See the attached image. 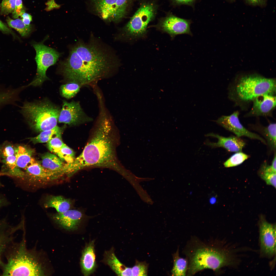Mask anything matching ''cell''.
I'll list each match as a JSON object with an SVG mask.
<instances>
[{
	"label": "cell",
	"instance_id": "obj_1",
	"mask_svg": "<svg viewBox=\"0 0 276 276\" xmlns=\"http://www.w3.org/2000/svg\"><path fill=\"white\" fill-rule=\"evenodd\" d=\"M99 107L98 116L82 152L72 162L65 164L64 171L68 177L87 168L120 170L116 153L118 140L116 127L105 105H101Z\"/></svg>",
	"mask_w": 276,
	"mask_h": 276
},
{
	"label": "cell",
	"instance_id": "obj_2",
	"mask_svg": "<svg viewBox=\"0 0 276 276\" xmlns=\"http://www.w3.org/2000/svg\"><path fill=\"white\" fill-rule=\"evenodd\" d=\"M118 63L111 50L92 39L88 43L82 41L77 43L62 63L61 70L68 82H75L82 86L93 85L110 76Z\"/></svg>",
	"mask_w": 276,
	"mask_h": 276
},
{
	"label": "cell",
	"instance_id": "obj_3",
	"mask_svg": "<svg viewBox=\"0 0 276 276\" xmlns=\"http://www.w3.org/2000/svg\"><path fill=\"white\" fill-rule=\"evenodd\" d=\"M216 241H203L192 237L183 252L188 262L187 275H192L205 269L217 272L221 268L231 264L232 255Z\"/></svg>",
	"mask_w": 276,
	"mask_h": 276
},
{
	"label": "cell",
	"instance_id": "obj_4",
	"mask_svg": "<svg viewBox=\"0 0 276 276\" xmlns=\"http://www.w3.org/2000/svg\"><path fill=\"white\" fill-rule=\"evenodd\" d=\"M24 235L20 242H12L5 251L6 262L0 261L2 275H44L41 264L26 248Z\"/></svg>",
	"mask_w": 276,
	"mask_h": 276
},
{
	"label": "cell",
	"instance_id": "obj_5",
	"mask_svg": "<svg viewBox=\"0 0 276 276\" xmlns=\"http://www.w3.org/2000/svg\"><path fill=\"white\" fill-rule=\"evenodd\" d=\"M60 110L49 101L44 100L25 102L21 107L20 112L31 128L41 132L57 126Z\"/></svg>",
	"mask_w": 276,
	"mask_h": 276
},
{
	"label": "cell",
	"instance_id": "obj_6",
	"mask_svg": "<svg viewBox=\"0 0 276 276\" xmlns=\"http://www.w3.org/2000/svg\"><path fill=\"white\" fill-rule=\"evenodd\" d=\"M235 88L236 95L240 100L253 101L260 96L275 93V80L258 75L246 76L240 78Z\"/></svg>",
	"mask_w": 276,
	"mask_h": 276
},
{
	"label": "cell",
	"instance_id": "obj_7",
	"mask_svg": "<svg viewBox=\"0 0 276 276\" xmlns=\"http://www.w3.org/2000/svg\"><path fill=\"white\" fill-rule=\"evenodd\" d=\"M157 6L153 2H145L139 8L121 29L118 37L130 39L144 36L148 24L154 18Z\"/></svg>",
	"mask_w": 276,
	"mask_h": 276
},
{
	"label": "cell",
	"instance_id": "obj_8",
	"mask_svg": "<svg viewBox=\"0 0 276 276\" xmlns=\"http://www.w3.org/2000/svg\"><path fill=\"white\" fill-rule=\"evenodd\" d=\"M36 52L35 60L37 68V73L33 80L27 85L37 86H41L49 79L46 72L48 68L54 65L60 56V53L54 49L47 47L41 43L32 44Z\"/></svg>",
	"mask_w": 276,
	"mask_h": 276
},
{
	"label": "cell",
	"instance_id": "obj_9",
	"mask_svg": "<svg viewBox=\"0 0 276 276\" xmlns=\"http://www.w3.org/2000/svg\"><path fill=\"white\" fill-rule=\"evenodd\" d=\"M91 1L94 10L105 21L118 23L126 14L128 0Z\"/></svg>",
	"mask_w": 276,
	"mask_h": 276
},
{
	"label": "cell",
	"instance_id": "obj_10",
	"mask_svg": "<svg viewBox=\"0 0 276 276\" xmlns=\"http://www.w3.org/2000/svg\"><path fill=\"white\" fill-rule=\"evenodd\" d=\"M93 118L88 116L82 108L80 102L73 100H63L58 121L70 126H76L90 122Z\"/></svg>",
	"mask_w": 276,
	"mask_h": 276
},
{
	"label": "cell",
	"instance_id": "obj_11",
	"mask_svg": "<svg viewBox=\"0 0 276 276\" xmlns=\"http://www.w3.org/2000/svg\"><path fill=\"white\" fill-rule=\"evenodd\" d=\"M190 20L183 19L172 14L162 18L156 25L157 28L168 34L172 39L177 35L187 34L192 36Z\"/></svg>",
	"mask_w": 276,
	"mask_h": 276
},
{
	"label": "cell",
	"instance_id": "obj_12",
	"mask_svg": "<svg viewBox=\"0 0 276 276\" xmlns=\"http://www.w3.org/2000/svg\"><path fill=\"white\" fill-rule=\"evenodd\" d=\"M260 240L261 252L271 257L275 254V225L268 222L261 216L259 222Z\"/></svg>",
	"mask_w": 276,
	"mask_h": 276
},
{
	"label": "cell",
	"instance_id": "obj_13",
	"mask_svg": "<svg viewBox=\"0 0 276 276\" xmlns=\"http://www.w3.org/2000/svg\"><path fill=\"white\" fill-rule=\"evenodd\" d=\"M239 112L236 111L229 116H221L216 122L238 137L245 136L252 139L260 141L264 144H267L266 142L262 138L257 134L249 131L242 125L239 119Z\"/></svg>",
	"mask_w": 276,
	"mask_h": 276
},
{
	"label": "cell",
	"instance_id": "obj_14",
	"mask_svg": "<svg viewBox=\"0 0 276 276\" xmlns=\"http://www.w3.org/2000/svg\"><path fill=\"white\" fill-rule=\"evenodd\" d=\"M83 217V214L76 210H69L62 213L53 214L52 218L63 228L69 231L77 229Z\"/></svg>",
	"mask_w": 276,
	"mask_h": 276
},
{
	"label": "cell",
	"instance_id": "obj_15",
	"mask_svg": "<svg viewBox=\"0 0 276 276\" xmlns=\"http://www.w3.org/2000/svg\"><path fill=\"white\" fill-rule=\"evenodd\" d=\"M205 136L216 138L218 140L217 142L215 143L207 141L204 143L205 145L213 148L223 147L231 152H241L246 144L243 140L236 136L226 137L213 133H208Z\"/></svg>",
	"mask_w": 276,
	"mask_h": 276
},
{
	"label": "cell",
	"instance_id": "obj_16",
	"mask_svg": "<svg viewBox=\"0 0 276 276\" xmlns=\"http://www.w3.org/2000/svg\"><path fill=\"white\" fill-rule=\"evenodd\" d=\"M253 101V105L248 116H268L276 106V97L272 94L260 96Z\"/></svg>",
	"mask_w": 276,
	"mask_h": 276
},
{
	"label": "cell",
	"instance_id": "obj_17",
	"mask_svg": "<svg viewBox=\"0 0 276 276\" xmlns=\"http://www.w3.org/2000/svg\"><path fill=\"white\" fill-rule=\"evenodd\" d=\"M24 225L21 221L18 225L13 226L4 219L0 220V261L2 255L8 246L14 241V234L19 230L23 229Z\"/></svg>",
	"mask_w": 276,
	"mask_h": 276
},
{
	"label": "cell",
	"instance_id": "obj_18",
	"mask_svg": "<svg viewBox=\"0 0 276 276\" xmlns=\"http://www.w3.org/2000/svg\"><path fill=\"white\" fill-rule=\"evenodd\" d=\"M94 246L93 240L87 244L82 251L80 263L82 273L84 276L90 275L96 268Z\"/></svg>",
	"mask_w": 276,
	"mask_h": 276
},
{
	"label": "cell",
	"instance_id": "obj_19",
	"mask_svg": "<svg viewBox=\"0 0 276 276\" xmlns=\"http://www.w3.org/2000/svg\"><path fill=\"white\" fill-rule=\"evenodd\" d=\"M26 169L29 175L37 180H51L60 177L58 174L46 169L36 161L29 165Z\"/></svg>",
	"mask_w": 276,
	"mask_h": 276
},
{
	"label": "cell",
	"instance_id": "obj_20",
	"mask_svg": "<svg viewBox=\"0 0 276 276\" xmlns=\"http://www.w3.org/2000/svg\"><path fill=\"white\" fill-rule=\"evenodd\" d=\"M105 261L119 276H132V268L126 267L116 257L112 248L106 251Z\"/></svg>",
	"mask_w": 276,
	"mask_h": 276
},
{
	"label": "cell",
	"instance_id": "obj_21",
	"mask_svg": "<svg viewBox=\"0 0 276 276\" xmlns=\"http://www.w3.org/2000/svg\"><path fill=\"white\" fill-rule=\"evenodd\" d=\"M42 165L46 169L56 173L60 176L63 175L64 164L56 155L47 153L41 157Z\"/></svg>",
	"mask_w": 276,
	"mask_h": 276
},
{
	"label": "cell",
	"instance_id": "obj_22",
	"mask_svg": "<svg viewBox=\"0 0 276 276\" xmlns=\"http://www.w3.org/2000/svg\"><path fill=\"white\" fill-rule=\"evenodd\" d=\"M32 150L19 146L15 150L16 163L19 168L26 169L30 164L35 160L32 157Z\"/></svg>",
	"mask_w": 276,
	"mask_h": 276
},
{
	"label": "cell",
	"instance_id": "obj_23",
	"mask_svg": "<svg viewBox=\"0 0 276 276\" xmlns=\"http://www.w3.org/2000/svg\"><path fill=\"white\" fill-rule=\"evenodd\" d=\"M71 204V200L61 196H52L48 198L44 204L45 208H55L58 213H62L70 209Z\"/></svg>",
	"mask_w": 276,
	"mask_h": 276
},
{
	"label": "cell",
	"instance_id": "obj_24",
	"mask_svg": "<svg viewBox=\"0 0 276 276\" xmlns=\"http://www.w3.org/2000/svg\"><path fill=\"white\" fill-rule=\"evenodd\" d=\"M174 264L171 272L174 276H183L187 274L188 262L187 259L179 256V248L173 255Z\"/></svg>",
	"mask_w": 276,
	"mask_h": 276
},
{
	"label": "cell",
	"instance_id": "obj_25",
	"mask_svg": "<svg viewBox=\"0 0 276 276\" xmlns=\"http://www.w3.org/2000/svg\"><path fill=\"white\" fill-rule=\"evenodd\" d=\"M61 128L57 125L52 129L42 131L36 136L31 137L30 139L34 144L46 143L54 137L61 136Z\"/></svg>",
	"mask_w": 276,
	"mask_h": 276
},
{
	"label": "cell",
	"instance_id": "obj_26",
	"mask_svg": "<svg viewBox=\"0 0 276 276\" xmlns=\"http://www.w3.org/2000/svg\"><path fill=\"white\" fill-rule=\"evenodd\" d=\"M6 21L9 27L16 30L22 37L28 36L31 31V25H26L19 18L13 19L8 16L6 17Z\"/></svg>",
	"mask_w": 276,
	"mask_h": 276
},
{
	"label": "cell",
	"instance_id": "obj_27",
	"mask_svg": "<svg viewBox=\"0 0 276 276\" xmlns=\"http://www.w3.org/2000/svg\"><path fill=\"white\" fill-rule=\"evenodd\" d=\"M262 133L267 141L268 147L271 151L276 152V124L271 123L268 126L263 127Z\"/></svg>",
	"mask_w": 276,
	"mask_h": 276
},
{
	"label": "cell",
	"instance_id": "obj_28",
	"mask_svg": "<svg viewBox=\"0 0 276 276\" xmlns=\"http://www.w3.org/2000/svg\"><path fill=\"white\" fill-rule=\"evenodd\" d=\"M81 86L78 84L73 82H68L61 85L60 91L62 96L70 99L75 96L79 91Z\"/></svg>",
	"mask_w": 276,
	"mask_h": 276
},
{
	"label": "cell",
	"instance_id": "obj_29",
	"mask_svg": "<svg viewBox=\"0 0 276 276\" xmlns=\"http://www.w3.org/2000/svg\"><path fill=\"white\" fill-rule=\"evenodd\" d=\"M258 174L267 184L276 188V173L272 170L265 164L263 163L262 165Z\"/></svg>",
	"mask_w": 276,
	"mask_h": 276
},
{
	"label": "cell",
	"instance_id": "obj_30",
	"mask_svg": "<svg viewBox=\"0 0 276 276\" xmlns=\"http://www.w3.org/2000/svg\"><path fill=\"white\" fill-rule=\"evenodd\" d=\"M3 162L9 169L10 174L17 177H24V173L20 170L17 166L16 158L15 155L8 156L5 158Z\"/></svg>",
	"mask_w": 276,
	"mask_h": 276
},
{
	"label": "cell",
	"instance_id": "obj_31",
	"mask_svg": "<svg viewBox=\"0 0 276 276\" xmlns=\"http://www.w3.org/2000/svg\"><path fill=\"white\" fill-rule=\"evenodd\" d=\"M249 157V155L241 152H237L225 162L224 165L227 168L236 166L242 163Z\"/></svg>",
	"mask_w": 276,
	"mask_h": 276
},
{
	"label": "cell",
	"instance_id": "obj_32",
	"mask_svg": "<svg viewBox=\"0 0 276 276\" xmlns=\"http://www.w3.org/2000/svg\"><path fill=\"white\" fill-rule=\"evenodd\" d=\"M56 154L62 161L67 163L72 162L75 158V152L65 144Z\"/></svg>",
	"mask_w": 276,
	"mask_h": 276
},
{
	"label": "cell",
	"instance_id": "obj_33",
	"mask_svg": "<svg viewBox=\"0 0 276 276\" xmlns=\"http://www.w3.org/2000/svg\"><path fill=\"white\" fill-rule=\"evenodd\" d=\"M65 144L62 140L61 136H58L54 137L48 142L47 146L50 151L56 154Z\"/></svg>",
	"mask_w": 276,
	"mask_h": 276
},
{
	"label": "cell",
	"instance_id": "obj_34",
	"mask_svg": "<svg viewBox=\"0 0 276 276\" xmlns=\"http://www.w3.org/2000/svg\"><path fill=\"white\" fill-rule=\"evenodd\" d=\"M15 0H2L0 5V14L6 16L12 13L15 7Z\"/></svg>",
	"mask_w": 276,
	"mask_h": 276
},
{
	"label": "cell",
	"instance_id": "obj_35",
	"mask_svg": "<svg viewBox=\"0 0 276 276\" xmlns=\"http://www.w3.org/2000/svg\"><path fill=\"white\" fill-rule=\"evenodd\" d=\"M147 269L148 265L145 262L137 261L132 268V276H147Z\"/></svg>",
	"mask_w": 276,
	"mask_h": 276
},
{
	"label": "cell",
	"instance_id": "obj_36",
	"mask_svg": "<svg viewBox=\"0 0 276 276\" xmlns=\"http://www.w3.org/2000/svg\"><path fill=\"white\" fill-rule=\"evenodd\" d=\"M24 8L22 0H15V8L12 13L13 17L15 19L18 18Z\"/></svg>",
	"mask_w": 276,
	"mask_h": 276
},
{
	"label": "cell",
	"instance_id": "obj_37",
	"mask_svg": "<svg viewBox=\"0 0 276 276\" xmlns=\"http://www.w3.org/2000/svg\"><path fill=\"white\" fill-rule=\"evenodd\" d=\"M0 30L4 34H10L15 38L17 37L14 32L6 24L0 20Z\"/></svg>",
	"mask_w": 276,
	"mask_h": 276
},
{
	"label": "cell",
	"instance_id": "obj_38",
	"mask_svg": "<svg viewBox=\"0 0 276 276\" xmlns=\"http://www.w3.org/2000/svg\"><path fill=\"white\" fill-rule=\"evenodd\" d=\"M20 16L21 18V20L26 25H30V23L32 21V16L30 14L25 12V10L24 8L21 11Z\"/></svg>",
	"mask_w": 276,
	"mask_h": 276
},
{
	"label": "cell",
	"instance_id": "obj_39",
	"mask_svg": "<svg viewBox=\"0 0 276 276\" xmlns=\"http://www.w3.org/2000/svg\"><path fill=\"white\" fill-rule=\"evenodd\" d=\"M174 5L176 6L186 5L193 6L197 0H170Z\"/></svg>",
	"mask_w": 276,
	"mask_h": 276
},
{
	"label": "cell",
	"instance_id": "obj_40",
	"mask_svg": "<svg viewBox=\"0 0 276 276\" xmlns=\"http://www.w3.org/2000/svg\"><path fill=\"white\" fill-rule=\"evenodd\" d=\"M15 150L11 145L6 147L2 152V155L4 158L8 156L15 155Z\"/></svg>",
	"mask_w": 276,
	"mask_h": 276
},
{
	"label": "cell",
	"instance_id": "obj_41",
	"mask_svg": "<svg viewBox=\"0 0 276 276\" xmlns=\"http://www.w3.org/2000/svg\"><path fill=\"white\" fill-rule=\"evenodd\" d=\"M264 0H246L248 4L252 5H257L261 4Z\"/></svg>",
	"mask_w": 276,
	"mask_h": 276
},
{
	"label": "cell",
	"instance_id": "obj_42",
	"mask_svg": "<svg viewBox=\"0 0 276 276\" xmlns=\"http://www.w3.org/2000/svg\"><path fill=\"white\" fill-rule=\"evenodd\" d=\"M4 198L0 196V208L6 204V201Z\"/></svg>",
	"mask_w": 276,
	"mask_h": 276
},
{
	"label": "cell",
	"instance_id": "obj_43",
	"mask_svg": "<svg viewBox=\"0 0 276 276\" xmlns=\"http://www.w3.org/2000/svg\"><path fill=\"white\" fill-rule=\"evenodd\" d=\"M1 185H2L1 184V182H0V186H1Z\"/></svg>",
	"mask_w": 276,
	"mask_h": 276
},
{
	"label": "cell",
	"instance_id": "obj_44",
	"mask_svg": "<svg viewBox=\"0 0 276 276\" xmlns=\"http://www.w3.org/2000/svg\"><path fill=\"white\" fill-rule=\"evenodd\" d=\"M231 0V1H232V0Z\"/></svg>",
	"mask_w": 276,
	"mask_h": 276
}]
</instances>
